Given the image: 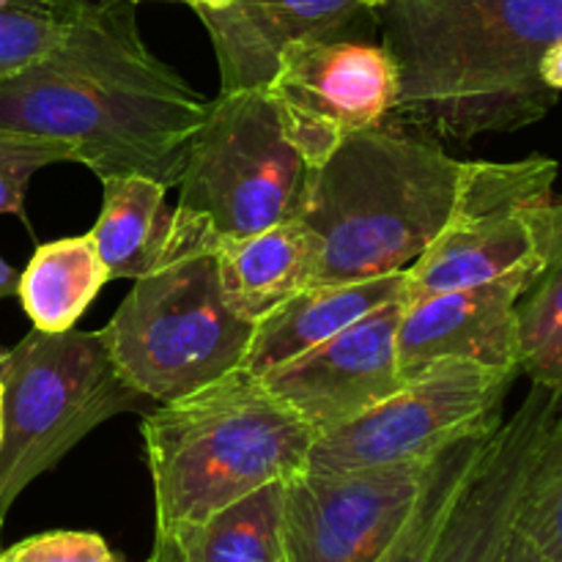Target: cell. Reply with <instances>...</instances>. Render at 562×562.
I'll return each mask as SVG.
<instances>
[{
	"mask_svg": "<svg viewBox=\"0 0 562 562\" xmlns=\"http://www.w3.org/2000/svg\"><path fill=\"white\" fill-rule=\"evenodd\" d=\"M516 532L549 560L562 562V404L549 423L525 483Z\"/></svg>",
	"mask_w": 562,
	"mask_h": 562,
	"instance_id": "23",
	"label": "cell"
},
{
	"mask_svg": "<svg viewBox=\"0 0 562 562\" xmlns=\"http://www.w3.org/2000/svg\"><path fill=\"white\" fill-rule=\"evenodd\" d=\"M3 357H5V349H0V362H3Z\"/></svg>",
	"mask_w": 562,
	"mask_h": 562,
	"instance_id": "35",
	"label": "cell"
},
{
	"mask_svg": "<svg viewBox=\"0 0 562 562\" xmlns=\"http://www.w3.org/2000/svg\"><path fill=\"white\" fill-rule=\"evenodd\" d=\"M212 99L140 38L132 0H75L60 42L0 82V130L69 143L99 176L179 184Z\"/></svg>",
	"mask_w": 562,
	"mask_h": 562,
	"instance_id": "1",
	"label": "cell"
},
{
	"mask_svg": "<svg viewBox=\"0 0 562 562\" xmlns=\"http://www.w3.org/2000/svg\"><path fill=\"white\" fill-rule=\"evenodd\" d=\"M181 562H285L283 481L267 483L247 497L192 525L157 530Z\"/></svg>",
	"mask_w": 562,
	"mask_h": 562,
	"instance_id": "19",
	"label": "cell"
},
{
	"mask_svg": "<svg viewBox=\"0 0 562 562\" xmlns=\"http://www.w3.org/2000/svg\"><path fill=\"white\" fill-rule=\"evenodd\" d=\"M132 3H143V0H132ZM176 3H187L192 9H225L231 0H176Z\"/></svg>",
	"mask_w": 562,
	"mask_h": 562,
	"instance_id": "31",
	"label": "cell"
},
{
	"mask_svg": "<svg viewBox=\"0 0 562 562\" xmlns=\"http://www.w3.org/2000/svg\"><path fill=\"white\" fill-rule=\"evenodd\" d=\"M558 162H464L453 212L406 269V302L541 267L536 212L554 201Z\"/></svg>",
	"mask_w": 562,
	"mask_h": 562,
	"instance_id": "9",
	"label": "cell"
},
{
	"mask_svg": "<svg viewBox=\"0 0 562 562\" xmlns=\"http://www.w3.org/2000/svg\"><path fill=\"white\" fill-rule=\"evenodd\" d=\"M499 428V426H497ZM494 428V431H497ZM488 434H472V437L459 439V442L448 445L439 450L431 461H428L426 481H423L417 503L412 505L409 516H406L404 527L398 536L393 538L384 554L376 562H428L431 560L437 538L442 532L445 521H448L450 508H453L456 497L461 494L464 483L470 481L472 470L481 461L483 450H486Z\"/></svg>",
	"mask_w": 562,
	"mask_h": 562,
	"instance_id": "22",
	"label": "cell"
},
{
	"mask_svg": "<svg viewBox=\"0 0 562 562\" xmlns=\"http://www.w3.org/2000/svg\"><path fill=\"white\" fill-rule=\"evenodd\" d=\"M0 527H3V519H0ZM0 552H3V549H0Z\"/></svg>",
	"mask_w": 562,
	"mask_h": 562,
	"instance_id": "36",
	"label": "cell"
},
{
	"mask_svg": "<svg viewBox=\"0 0 562 562\" xmlns=\"http://www.w3.org/2000/svg\"><path fill=\"white\" fill-rule=\"evenodd\" d=\"M267 97L283 135L313 170L349 135L387 121L398 69L382 42L305 38L280 53Z\"/></svg>",
	"mask_w": 562,
	"mask_h": 562,
	"instance_id": "10",
	"label": "cell"
},
{
	"mask_svg": "<svg viewBox=\"0 0 562 562\" xmlns=\"http://www.w3.org/2000/svg\"><path fill=\"white\" fill-rule=\"evenodd\" d=\"M71 9L75 0H0V82L60 42Z\"/></svg>",
	"mask_w": 562,
	"mask_h": 562,
	"instance_id": "24",
	"label": "cell"
},
{
	"mask_svg": "<svg viewBox=\"0 0 562 562\" xmlns=\"http://www.w3.org/2000/svg\"><path fill=\"white\" fill-rule=\"evenodd\" d=\"M464 162L434 137L382 121L307 173L300 220L324 241L322 283L406 272L453 212Z\"/></svg>",
	"mask_w": 562,
	"mask_h": 562,
	"instance_id": "3",
	"label": "cell"
},
{
	"mask_svg": "<svg viewBox=\"0 0 562 562\" xmlns=\"http://www.w3.org/2000/svg\"><path fill=\"white\" fill-rule=\"evenodd\" d=\"M55 162H75L69 143L0 130V214L25 217L27 184L36 170Z\"/></svg>",
	"mask_w": 562,
	"mask_h": 562,
	"instance_id": "25",
	"label": "cell"
},
{
	"mask_svg": "<svg viewBox=\"0 0 562 562\" xmlns=\"http://www.w3.org/2000/svg\"><path fill=\"white\" fill-rule=\"evenodd\" d=\"M307 173L267 88L220 91L187 151L176 209L214 239L250 236L300 217Z\"/></svg>",
	"mask_w": 562,
	"mask_h": 562,
	"instance_id": "7",
	"label": "cell"
},
{
	"mask_svg": "<svg viewBox=\"0 0 562 562\" xmlns=\"http://www.w3.org/2000/svg\"><path fill=\"white\" fill-rule=\"evenodd\" d=\"M519 371L470 360H442L406 379L398 393L338 431L318 437L307 472L431 461L439 450L505 420L503 404Z\"/></svg>",
	"mask_w": 562,
	"mask_h": 562,
	"instance_id": "8",
	"label": "cell"
},
{
	"mask_svg": "<svg viewBox=\"0 0 562 562\" xmlns=\"http://www.w3.org/2000/svg\"><path fill=\"white\" fill-rule=\"evenodd\" d=\"M376 20L398 69L393 124L472 140L558 104L541 66L562 38V0H384Z\"/></svg>",
	"mask_w": 562,
	"mask_h": 562,
	"instance_id": "2",
	"label": "cell"
},
{
	"mask_svg": "<svg viewBox=\"0 0 562 562\" xmlns=\"http://www.w3.org/2000/svg\"><path fill=\"white\" fill-rule=\"evenodd\" d=\"M541 267L516 305L519 371L562 395V201L536 212Z\"/></svg>",
	"mask_w": 562,
	"mask_h": 562,
	"instance_id": "21",
	"label": "cell"
},
{
	"mask_svg": "<svg viewBox=\"0 0 562 562\" xmlns=\"http://www.w3.org/2000/svg\"><path fill=\"white\" fill-rule=\"evenodd\" d=\"M104 283H110V272L91 236H66L36 247L20 274L16 294L33 327L42 333H66L75 329Z\"/></svg>",
	"mask_w": 562,
	"mask_h": 562,
	"instance_id": "20",
	"label": "cell"
},
{
	"mask_svg": "<svg viewBox=\"0 0 562 562\" xmlns=\"http://www.w3.org/2000/svg\"><path fill=\"white\" fill-rule=\"evenodd\" d=\"M499 562H554V560H549L547 554L538 552V549L532 547V543L527 541L521 532H516V527H514V532H510L508 543H505Z\"/></svg>",
	"mask_w": 562,
	"mask_h": 562,
	"instance_id": "27",
	"label": "cell"
},
{
	"mask_svg": "<svg viewBox=\"0 0 562 562\" xmlns=\"http://www.w3.org/2000/svg\"><path fill=\"white\" fill-rule=\"evenodd\" d=\"M541 75H543V80L554 88V91L562 93V38L554 44L552 49H549L547 58H543Z\"/></svg>",
	"mask_w": 562,
	"mask_h": 562,
	"instance_id": "28",
	"label": "cell"
},
{
	"mask_svg": "<svg viewBox=\"0 0 562 562\" xmlns=\"http://www.w3.org/2000/svg\"><path fill=\"white\" fill-rule=\"evenodd\" d=\"M404 289L406 272L357 280V283L311 285L256 324L250 349L239 368L252 376H263L272 368L316 349L318 344L376 311L384 302L401 296Z\"/></svg>",
	"mask_w": 562,
	"mask_h": 562,
	"instance_id": "18",
	"label": "cell"
},
{
	"mask_svg": "<svg viewBox=\"0 0 562 562\" xmlns=\"http://www.w3.org/2000/svg\"><path fill=\"white\" fill-rule=\"evenodd\" d=\"M0 384V519L93 428L143 401L115 368L104 329L42 333L33 327L5 351Z\"/></svg>",
	"mask_w": 562,
	"mask_h": 562,
	"instance_id": "5",
	"label": "cell"
},
{
	"mask_svg": "<svg viewBox=\"0 0 562 562\" xmlns=\"http://www.w3.org/2000/svg\"><path fill=\"white\" fill-rule=\"evenodd\" d=\"M16 285H20V274L0 258V300L16 294Z\"/></svg>",
	"mask_w": 562,
	"mask_h": 562,
	"instance_id": "30",
	"label": "cell"
},
{
	"mask_svg": "<svg viewBox=\"0 0 562 562\" xmlns=\"http://www.w3.org/2000/svg\"><path fill=\"white\" fill-rule=\"evenodd\" d=\"M0 562H20V560H14V558H9L5 552H0Z\"/></svg>",
	"mask_w": 562,
	"mask_h": 562,
	"instance_id": "34",
	"label": "cell"
},
{
	"mask_svg": "<svg viewBox=\"0 0 562 562\" xmlns=\"http://www.w3.org/2000/svg\"><path fill=\"white\" fill-rule=\"evenodd\" d=\"M146 562H181L179 554H176V549L170 547L168 538L162 536H154V549H151V558Z\"/></svg>",
	"mask_w": 562,
	"mask_h": 562,
	"instance_id": "29",
	"label": "cell"
},
{
	"mask_svg": "<svg viewBox=\"0 0 562 562\" xmlns=\"http://www.w3.org/2000/svg\"><path fill=\"white\" fill-rule=\"evenodd\" d=\"M404 305V294L384 302L316 349L267 371L261 382L289 404L316 437L349 426L404 384L395 349Z\"/></svg>",
	"mask_w": 562,
	"mask_h": 562,
	"instance_id": "12",
	"label": "cell"
},
{
	"mask_svg": "<svg viewBox=\"0 0 562 562\" xmlns=\"http://www.w3.org/2000/svg\"><path fill=\"white\" fill-rule=\"evenodd\" d=\"M360 3H366V5H368V9H373V11H376V9H379V5H382V3H384V0H360Z\"/></svg>",
	"mask_w": 562,
	"mask_h": 562,
	"instance_id": "33",
	"label": "cell"
},
{
	"mask_svg": "<svg viewBox=\"0 0 562 562\" xmlns=\"http://www.w3.org/2000/svg\"><path fill=\"white\" fill-rule=\"evenodd\" d=\"M220 289L236 316L258 324L300 291L322 283L324 241L300 217L212 247Z\"/></svg>",
	"mask_w": 562,
	"mask_h": 562,
	"instance_id": "17",
	"label": "cell"
},
{
	"mask_svg": "<svg viewBox=\"0 0 562 562\" xmlns=\"http://www.w3.org/2000/svg\"><path fill=\"white\" fill-rule=\"evenodd\" d=\"M5 554L20 562H119L113 549L97 532L55 530L42 532L5 549Z\"/></svg>",
	"mask_w": 562,
	"mask_h": 562,
	"instance_id": "26",
	"label": "cell"
},
{
	"mask_svg": "<svg viewBox=\"0 0 562 562\" xmlns=\"http://www.w3.org/2000/svg\"><path fill=\"white\" fill-rule=\"evenodd\" d=\"M212 38L220 91L267 88L289 44L305 38H362L379 31L376 11L360 0H231L195 9Z\"/></svg>",
	"mask_w": 562,
	"mask_h": 562,
	"instance_id": "15",
	"label": "cell"
},
{
	"mask_svg": "<svg viewBox=\"0 0 562 562\" xmlns=\"http://www.w3.org/2000/svg\"><path fill=\"white\" fill-rule=\"evenodd\" d=\"M256 324L236 316L220 289L214 252H192L135 280L104 327L115 368L143 398L190 395L236 371Z\"/></svg>",
	"mask_w": 562,
	"mask_h": 562,
	"instance_id": "6",
	"label": "cell"
},
{
	"mask_svg": "<svg viewBox=\"0 0 562 562\" xmlns=\"http://www.w3.org/2000/svg\"><path fill=\"white\" fill-rule=\"evenodd\" d=\"M316 431L261 376L236 371L143 417L157 530L192 525L307 470Z\"/></svg>",
	"mask_w": 562,
	"mask_h": 562,
	"instance_id": "4",
	"label": "cell"
},
{
	"mask_svg": "<svg viewBox=\"0 0 562 562\" xmlns=\"http://www.w3.org/2000/svg\"><path fill=\"white\" fill-rule=\"evenodd\" d=\"M168 187L146 176L102 179V212L91 228L110 280H140L176 258L212 252L214 236L168 206Z\"/></svg>",
	"mask_w": 562,
	"mask_h": 562,
	"instance_id": "16",
	"label": "cell"
},
{
	"mask_svg": "<svg viewBox=\"0 0 562 562\" xmlns=\"http://www.w3.org/2000/svg\"><path fill=\"white\" fill-rule=\"evenodd\" d=\"M560 404V393L532 384L519 409L499 423L456 497L428 562H499L538 448Z\"/></svg>",
	"mask_w": 562,
	"mask_h": 562,
	"instance_id": "13",
	"label": "cell"
},
{
	"mask_svg": "<svg viewBox=\"0 0 562 562\" xmlns=\"http://www.w3.org/2000/svg\"><path fill=\"white\" fill-rule=\"evenodd\" d=\"M428 461L283 481L285 562H376L417 503Z\"/></svg>",
	"mask_w": 562,
	"mask_h": 562,
	"instance_id": "11",
	"label": "cell"
},
{
	"mask_svg": "<svg viewBox=\"0 0 562 562\" xmlns=\"http://www.w3.org/2000/svg\"><path fill=\"white\" fill-rule=\"evenodd\" d=\"M0 434H3V384H0Z\"/></svg>",
	"mask_w": 562,
	"mask_h": 562,
	"instance_id": "32",
	"label": "cell"
},
{
	"mask_svg": "<svg viewBox=\"0 0 562 562\" xmlns=\"http://www.w3.org/2000/svg\"><path fill=\"white\" fill-rule=\"evenodd\" d=\"M536 274L538 269H525L508 278L406 302L395 338L401 379L406 382L442 360L519 371L516 305Z\"/></svg>",
	"mask_w": 562,
	"mask_h": 562,
	"instance_id": "14",
	"label": "cell"
}]
</instances>
